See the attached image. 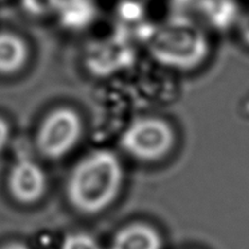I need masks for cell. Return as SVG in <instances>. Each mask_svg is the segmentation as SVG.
<instances>
[{"mask_svg": "<svg viewBox=\"0 0 249 249\" xmlns=\"http://www.w3.org/2000/svg\"><path fill=\"white\" fill-rule=\"evenodd\" d=\"M124 179V165L118 156L108 149H97L71 169L66 196L75 211L95 216L117 200Z\"/></svg>", "mask_w": 249, "mask_h": 249, "instance_id": "1", "label": "cell"}, {"mask_svg": "<svg viewBox=\"0 0 249 249\" xmlns=\"http://www.w3.org/2000/svg\"><path fill=\"white\" fill-rule=\"evenodd\" d=\"M147 53L158 65L177 71H195L211 55V40L200 23L188 15H173L145 33Z\"/></svg>", "mask_w": 249, "mask_h": 249, "instance_id": "2", "label": "cell"}, {"mask_svg": "<svg viewBox=\"0 0 249 249\" xmlns=\"http://www.w3.org/2000/svg\"><path fill=\"white\" fill-rule=\"evenodd\" d=\"M119 145L126 154L141 162H157L173 150L176 131L161 117H140L124 129Z\"/></svg>", "mask_w": 249, "mask_h": 249, "instance_id": "3", "label": "cell"}, {"mask_svg": "<svg viewBox=\"0 0 249 249\" xmlns=\"http://www.w3.org/2000/svg\"><path fill=\"white\" fill-rule=\"evenodd\" d=\"M82 134L83 122L79 113L69 106H59L42 119L35 136V146L44 158L60 160L79 143Z\"/></svg>", "mask_w": 249, "mask_h": 249, "instance_id": "4", "label": "cell"}, {"mask_svg": "<svg viewBox=\"0 0 249 249\" xmlns=\"http://www.w3.org/2000/svg\"><path fill=\"white\" fill-rule=\"evenodd\" d=\"M8 190L15 201L33 205L43 198L47 190L46 172L34 160L19 158L8 174Z\"/></svg>", "mask_w": 249, "mask_h": 249, "instance_id": "5", "label": "cell"}, {"mask_svg": "<svg viewBox=\"0 0 249 249\" xmlns=\"http://www.w3.org/2000/svg\"><path fill=\"white\" fill-rule=\"evenodd\" d=\"M195 11L202 23L218 33H227L236 27L243 15L236 0H197Z\"/></svg>", "mask_w": 249, "mask_h": 249, "instance_id": "6", "label": "cell"}, {"mask_svg": "<svg viewBox=\"0 0 249 249\" xmlns=\"http://www.w3.org/2000/svg\"><path fill=\"white\" fill-rule=\"evenodd\" d=\"M157 229L145 222H133L119 229L107 249H162Z\"/></svg>", "mask_w": 249, "mask_h": 249, "instance_id": "7", "label": "cell"}, {"mask_svg": "<svg viewBox=\"0 0 249 249\" xmlns=\"http://www.w3.org/2000/svg\"><path fill=\"white\" fill-rule=\"evenodd\" d=\"M27 40L12 31H0V75H15L30 59Z\"/></svg>", "mask_w": 249, "mask_h": 249, "instance_id": "8", "label": "cell"}, {"mask_svg": "<svg viewBox=\"0 0 249 249\" xmlns=\"http://www.w3.org/2000/svg\"><path fill=\"white\" fill-rule=\"evenodd\" d=\"M55 15L62 27L78 33L95 22L98 7L95 0H60Z\"/></svg>", "mask_w": 249, "mask_h": 249, "instance_id": "9", "label": "cell"}, {"mask_svg": "<svg viewBox=\"0 0 249 249\" xmlns=\"http://www.w3.org/2000/svg\"><path fill=\"white\" fill-rule=\"evenodd\" d=\"M60 0H20L23 11L34 18L55 15Z\"/></svg>", "mask_w": 249, "mask_h": 249, "instance_id": "10", "label": "cell"}, {"mask_svg": "<svg viewBox=\"0 0 249 249\" xmlns=\"http://www.w3.org/2000/svg\"><path fill=\"white\" fill-rule=\"evenodd\" d=\"M60 249H103V247L90 233L72 232L63 238Z\"/></svg>", "mask_w": 249, "mask_h": 249, "instance_id": "11", "label": "cell"}, {"mask_svg": "<svg viewBox=\"0 0 249 249\" xmlns=\"http://www.w3.org/2000/svg\"><path fill=\"white\" fill-rule=\"evenodd\" d=\"M11 138V126L6 118L0 115V153L3 152Z\"/></svg>", "mask_w": 249, "mask_h": 249, "instance_id": "12", "label": "cell"}, {"mask_svg": "<svg viewBox=\"0 0 249 249\" xmlns=\"http://www.w3.org/2000/svg\"><path fill=\"white\" fill-rule=\"evenodd\" d=\"M237 27L243 42L247 46H249V12L241 15V18H240V20L237 23Z\"/></svg>", "mask_w": 249, "mask_h": 249, "instance_id": "13", "label": "cell"}, {"mask_svg": "<svg viewBox=\"0 0 249 249\" xmlns=\"http://www.w3.org/2000/svg\"><path fill=\"white\" fill-rule=\"evenodd\" d=\"M0 249H31L28 245L23 243H19V241H12V243L4 244Z\"/></svg>", "mask_w": 249, "mask_h": 249, "instance_id": "14", "label": "cell"}]
</instances>
